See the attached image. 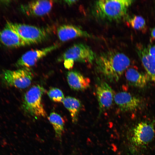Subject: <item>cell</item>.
Segmentation results:
<instances>
[{
    "instance_id": "20",
    "label": "cell",
    "mask_w": 155,
    "mask_h": 155,
    "mask_svg": "<svg viewBox=\"0 0 155 155\" xmlns=\"http://www.w3.org/2000/svg\"><path fill=\"white\" fill-rule=\"evenodd\" d=\"M47 94L52 101L56 102H63L65 98L62 91L56 88H50Z\"/></svg>"
},
{
    "instance_id": "16",
    "label": "cell",
    "mask_w": 155,
    "mask_h": 155,
    "mask_svg": "<svg viewBox=\"0 0 155 155\" xmlns=\"http://www.w3.org/2000/svg\"><path fill=\"white\" fill-rule=\"evenodd\" d=\"M125 76L130 85L140 88L146 86L150 78L147 74L141 73L133 68H129L126 70Z\"/></svg>"
},
{
    "instance_id": "14",
    "label": "cell",
    "mask_w": 155,
    "mask_h": 155,
    "mask_svg": "<svg viewBox=\"0 0 155 155\" xmlns=\"http://www.w3.org/2000/svg\"><path fill=\"white\" fill-rule=\"evenodd\" d=\"M136 50L147 74L155 84V59L149 53L147 47L141 44L137 45Z\"/></svg>"
},
{
    "instance_id": "19",
    "label": "cell",
    "mask_w": 155,
    "mask_h": 155,
    "mask_svg": "<svg viewBox=\"0 0 155 155\" xmlns=\"http://www.w3.org/2000/svg\"><path fill=\"white\" fill-rule=\"evenodd\" d=\"M128 22L130 25L134 29L142 31L146 30L145 20L142 16H134L129 20Z\"/></svg>"
},
{
    "instance_id": "17",
    "label": "cell",
    "mask_w": 155,
    "mask_h": 155,
    "mask_svg": "<svg viewBox=\"0 0 155 155\" xmlns=\"http://www.w3.org/2000/svg\"><path fill=\"white\" fill-rule=\"evenodd\" d=\"M62 102L70 113L72 122L76 123L82 107L81 102L75 97L67 96L65 98Z\"/></svg>"
},
{
    "instance_id": "2",
    "label": "cell",
    "mask_w": 155,
    "mask_h": 155,
    "mask_svg": "<svg viewBox=\"0 0 155 155\" xmlns=\"http://www.w3.org/2000/svg\"><path fill=\"white\" fill-rule=\"evenodd\" d=\"M134 1L100 0L94 3L93 12L95 16L101 20L118 21L125 16L129 7Z\"/></svg>"
},
{
    "instance_id": "1",
    "label": "cell",
    "mask_w": 155,
    "mask_h": 155,
    "mask_svg": "<svg viewBox=\"0 0 155 155\" xmlns=\"http://www.w3.org/2000/svg\"><path fill=\"white\" fill-rule=\"evenodd\" d=\"M96 67L98 72L108 81L117 82L130 63L129 58L122 53L109 50L96 57Z\"/></svg>"
},
{
    "instance_id": "9",
    "label": "cell",
    "mask_w": 155,
    "mask_h": 155,
    "mask_svg": "<svg viewBox=\"0 0 155 155\" xmlns=\"http://www.w3.org/2000/svg\"><path fill=\"white\" fill-rule=\"evenodd\" d=\"M53 1L36 0L22 5L20 9L25 15L30 16H41L49 13L51 10Z\"/></svg>"
},
{
    "instance_id": "21",
    "label": "cell",
    "mask_w": 155,
    "mask_h": 155,
    "mask_svg": "<svg viewBox=\"0 0 155 155\" xmlns=\"http://www.w3.org/2000/svg\"><path fill=\"white\" fill-rule=\"evenodd\" d=\"M147 48L150 54L155 59V45H150Z\"/></svg>"
},
{
    "instance_id": "11",
    "label": "cell",
    "mask_w": 155,
    "mask_h": 155,
    "mask_svg": "<svg viewBox=\"0 0 155 155\" xmlns=\"http://www.w3.org/2000/svg\"><path fill=\"white\" fill-rule=\"evenodd\" d=\"M0 42L10 47H18L31 44L22 38L10 26L9 23L0 32Z\"/></svg>"
},
{
    "instance_id": "5",
    "label": "cell",
    "mask_w": 155,
    "mask_h": 155,
    "mask_svg": "<svg viewBox=\"0 0 155 155\" xmlns=\"http://www.w3.org/2000/svg\"><path fill=\"white\" fill-rule=\"evenodd\" d=\"M2 82L8 86L14 87L23 89L31 84L33 78V74L28 68H22L12 70L6 69L1 73Z\"/></svg>"
},
{
    "instance_id": "15",
    "label": "cell",
    "mask_w": 155,
    "mask_h": 155,
    "mask_svg": "<svg viewBox=\"0 0 155 155\" xmlns=\"http://www.w3.org/2000/svg\"><path fill=\"white\" fill-rule=\"evenodd\" d=\"M67 79L70 88L75 90L83 91L90 86V79L76 71H68L67 74Z\"/></svg>"
},
{
    "instance_id": "23",
    "label": "cell",
    "mask_w": 155,
    "mask_h": 155,
    "mask_svg": "<svg viewBox=\"0 0 155 155\" xmlns=\"http://www.w3.org/2000/svg\"><path fill=\"white\" fill-rule=\"evenodd\" d=\"M151 35L153 38L155 39V27L151 29Z\"/></svg>"
},
{
    "instance_id": "6",
    "label": "cell",
    "mask_w": 155,
    "mask_h": 155,
    "mask_svg": "<svg viewBox=\"0 0 155 155\" xmlns=\"http://www.w3.org/2000/svg\"><path fill=\"white\" fill-rule=\"evenodd\" d=\"M130 138L132 147L142 148L146 147L152 140L155 133L154 127L151 123L142 121L133 127Z\"/></svg>"
},
{
    "instance_id": "13",
    "label": "cell",
    "mask_w": 155,
    "mask_h": 155,
    "mask_svg": "<svg viewBox=\"0 0 155 155\" xmlns=\"http://www.w3.org/2000/svg\"><path fill=\"white\" fill-rule=\"evenodd\" d=\"M59 40L65 42L79 37L93 38V36L77 26L69 24H63L59 26L57 31Z\"/></svg>"
},
{
    "instance_id": "3",
    "label": "cell",
    "mask_w": 155,
    "mask_h": 155,
    "mask_svg": "<svg viewBox=\"0 0 155 155\" xmlns=\"http://www.w3.org/2000/svg\"><path fill=\"white\" fill-rule=\"evenodd\" d=\"M45 90L42 86L36 85L32 86L25 93L22 103L24 111L35 118L46 116L42 102V97Z\"/></svg>"
},
{
    "instance_id": "22",
    "label": "cell",
    "mask_w": 155,
    "mask_h": 155,
    "mask_svg": "<svg viewBox=\"0 0 155 155\" xmlns=\"http://www.w3.org/2000/svg\"><path fill=\"white\" fill-rule=\"evenodd\" d=\"M78 1V0H67L64 1L65 3L67 4L68 5H71L75 4Z\"/></svg>"
},
{
    "instance_id": "7",
    "label": "cell",
    "mask_w": 155,
    "mask_h": 155,
    "mask_svg": "<svg viewBox=\"0 0 155 155\" xmlns=\"http://www.w3.org/2000/svg\"><path fill=\"white\" fill-rule=\"evenodd\" d=\"M9 23L13 30L31 44L42 42L49 36V32L45 28L24 24Z\"/></svg>"
},
{
    "instance_id": "10",
    "label": "cell",
    "mask_w": 155,
    "mask_h": 155,
    "mask_svg": "<svg viewBox=\"0 0 155 155\" xmlns=\"http://www.w3.org/2000/svg\"><path fill=\"white\" fill-rule=\"evenodd\" d=\"M114 100L116 105L123 111H132L140 108L142 105L141 100L130 93L119 92L114 96Z\"/></svg>"
},
{
    "instance_id": "4",
    "label": "cell",
    "mask_w": 155,
    "mask_h": 155,
    "mask_svg": "<svg viewBox=\"0 0 155 155\" xmlns=\"http://www.w3.org/2000/svg\"><path fill=\"white\" fill-rule=\"evenodd\" d=\"M96 55L91 48L82 43L75 44L67 49L57 59L58 62L69 61L92 63Z\"/></svg>"
},
{
    "instance_id": "18",
    "label": "cell",
    "mask_w": 155,
    "mask_h": 155,
    "mask_svg": "<svg viewBox=\"0 0 155 155\" xmlns=\"http://www.w3.org/2000/svg\"><path fill=\"white\" fill-rule=\"evenodd\" d=\"M48 119L54 130L55 136L59 141H61L64 131L65 121L60 115L55 112L51 113Z\"/></svg>"
},
{
    "instance_id": "8",
    "label": "cell",
    "mask_w": 155,
    "mask_h": 155,
    "mask_svg": "<svg viewBox=\"0 0 155 155\" xmlns=\"http://www.w3.org/2000/svg\"><path fill=\"white\" fill-rule=\"evenodd\" d=\"M60 46L59 44H56L44 48L28 51L17 60L15 63V66L20 68L31 67L39 60Z\"/></svg>"
},
{
    "instance_id": "12",
    "label": "cell",
    "mask_w": 155,
    "mask_h": 155,
    "mask_svg": "<svg viewBox=\"0 0 155 155\" xmlns=\"http://www.w3.org/2000/svg\"><path fill=\"white\" fill-rule=\"evenodd\" d=\"M96 93L100 111L109 109L113 104L114 96L111 87L106 82H101L96 86Z\"/></svg>"
}]
</instances>
